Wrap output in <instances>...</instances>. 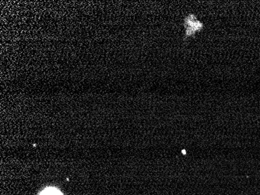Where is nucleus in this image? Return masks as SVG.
Listing matches in <instances>:
<instances>
[{
    "label": "nucleus",
    "mask_w": 260,
    "mask_h": 195,
    "mask_svg": "<svg viewBox=\"0 0 260 195\" xmlns=\"http://www.w3.org/2000/svg\"><path fill=\"white\" fill-rule=\"evenodd\" d=\"M39 195H63L59 190L54 187L45 189Z\"/></svg>",
    "instance_id": "obj_1"
}]
</instances>
